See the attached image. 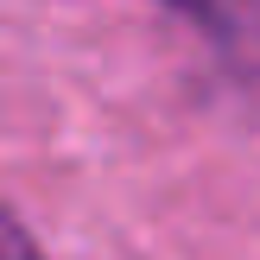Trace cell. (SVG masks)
Listing matches in <instances>:
<instances>
[{
	"label": "cell",
	"instance_id": "6da1fadb",
	"mask_svg": "<svg viewBox=\"0 0 260 260\" xmlns=\"http://www.w3.org/2000/svg\"><path fill=\"white\" fill-rule=\"evenodd\" d=\"M0 260H38V248L25 241V229L13 222L7 210H0Z\"/></svg>",
	"mask_w": 260,
	"mask_h": 260
}]
</instances>
